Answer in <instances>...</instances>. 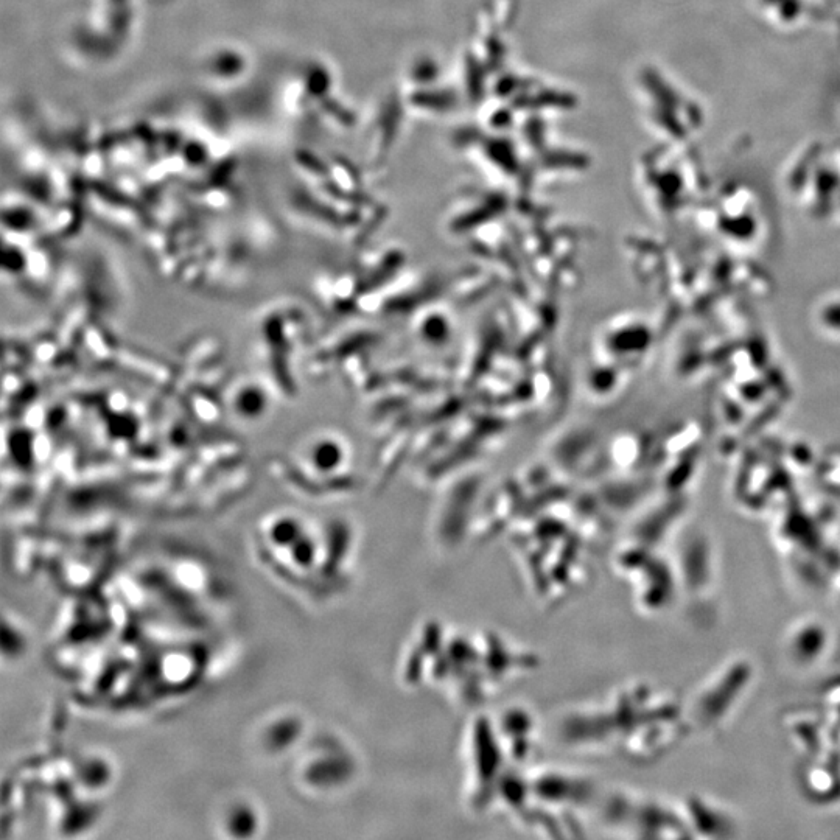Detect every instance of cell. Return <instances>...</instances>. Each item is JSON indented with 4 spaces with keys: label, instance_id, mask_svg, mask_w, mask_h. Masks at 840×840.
<instances>
[{
    "label": "cell",
    "instance_id": "6da1fadb",
    "mask_svg": "<svg viewBox=\"0 0 840 840\" xmlns=\"http://www.w3.org/2000/svg\"><path fill=\"white\" fill-rule=\"evenodd\" d=\"M756 13L777 32L800 30L811 19V0H753Z\"/></svg>",
    "mask_w": 840,
    "mask_h": 840
},
{
    "label": "cell",
    "instance_id": "7a4b0ae2",
    "mask_svg": "<svg viewBox=\"0 0 840 840\" xmlns=\"http://www.w3.org/2000/svg\"><path fill=\"white\" fill-rule=\"evenodd\" d=\"M831 5H833L837 18L840 19V0H831Z\"/></svg>",
    "mask_w": 840,
    "mask_h": 840
}]
</instances>
